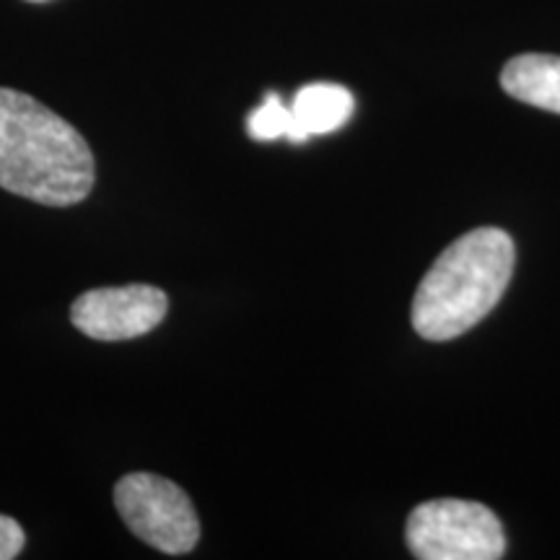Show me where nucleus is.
<instances>
[{
  "mask_svg": "<svg viewBox=\"0 0 560 560\" xmlns=\"http://www.w3.org/2000/svg\"><path fill=\"white\" fill-rule=\"evenodd\" d=\"M30 3H47V0H30Z\"/></svg>",
  "mask_w": 560,
  "mask_h": 560,
  "instance_id": "nucleus-10",
  "label": "nucleus"
},
{
  "mask_svg": "<svg viewBox=\"0 0 560 560\" xmlns=\"http://www.w3.org/2000/svg\"><path fill=\"white\" fill-rule=\"evenodd\" d=\"M247 130L255 140L293 138V115L278 94H268L265 102L247 117Z\"/></svg>",
  "mask_w": 560,
  "mask_h": 560,
  "instance_id": "nucleus-8",
  "label": "nucleus"
},
{
  "mask_svg": "<svg viewBox=\"0 0 560 560\" xmlns=\"http://www.w3.org/2000/svg\"><path fill=\"white\" fill-rule=\"evenodd\" d=\"M170 312L166 293L149 283L115 285L81 293L70 306V322L91 340L117 342L151 332Z\"/></svg>",
  "mask_w": 560,
  "mask_h": 560,
  "instance_id": "nucleus-5",
  "label": "nucleus"
},
{
  "mask_svg": "<svg viewBox=\"0 0 560 560\" xmlns=\"http://www.w3.org/2000/svg\"><path fill=\"white\" fill-rule=\"evenodd\" d=\"M514 260V242L503 229L482 226L454 240L420 280L412 299L416 332L444 342L472 330L501 301Z\"/></svg>",
  "mask_w": 560,
  "mask_h": 560,
  "instance_id": "nucleus-2",
  "label": "nucleus"
},
{
  "mask_svg": "<svg viewBox=\"0 0 560 560\" xmlns=\"http://www.w3.org/2000/svg\"><path fill=\"white\" fill-rule=\"evenodd\" d=\"M86 138L24 91L0 89V187L50 208L79 206L94 190Z\"/></svg>",
  "mask_w": 560,
  "mask_h": 560,
  "instance_id": "nucleus-1",
  "label": "nucleus"
},
{
  "mask_svg": "<svg viewBox=\"0 0 560 560\" xmlns=\"http://www.w3.org/2000/svg\"><path fill=\"white\" fill-rule=\"evenodd\" d=\"M115 506L138 540L166 556H185L200 540V520L190 495L161 475H125L115 486Z\"/></svg>",
  "mask_w": 560,
  "mask_h": 560,
  "instance_id": "nucleus-4",
  "label": "nucleus"
},
{
  "mask_svg": "<svg viewBox=\"0 0 560 560\" xmlns=\"http://www.w3.org/2000/svg\"><path fill=\"white\" fill-rule=\"evenodd\" d=\"M405 537L420 560H499L506 550L499 516L462 499L420 503L408 516Z\"/></svg>",
  "mask_w": 560,
  "mask_h": 560,
  "instance_id": "nucleus-3",
  "label": "nucleus"
},
{
  "mask_svg": "<svg viewBox=\"0 0 560 560\" xmlns=\"http://www.w3.org/2000/svg\"><path fill=\"white\" fill-rule=\"evenodd\" d=\"M353 94L340 83H310V86L299 89L291 102V143H304L312 136H327V132L340 130L353 115Z\"/></svg>",
  "mask_w": 560,
  "mask_h": 560,
  "instance_id": "nucleus-6",
  "label": "nucleus"
},
{
  "mask_svg": "<svg viewBox=\"0 0 560 560\" xmlns=\"http://www.w3.org/2000/svg\"><path fill=\"white\" fill-rule=\"evenodd\" d=\"M24 529H21V524L16 520H11V516L0 514V560H13L21 556V550H24Z\"/></svg>",
  "mask_w": 560,
  "mask_h": 560,
  "instance_id": "nucleus-9",
  "label": "nucleus"
},
{
  "mask_svg": "<svg viewBox=\"0 0 560 560\" xmlns=\"http://www.w3.org/2000/svg\"><path fill=\"white\" fill-rule=\"evenodd\" d=\"M509 96L532 107L560 115V58L558 55H520L501 73Z\"/></svg>",
  "mask_w": 560,
  "mask_h": 560,
  "instance_id": "nucleus-7",
  "label": "nucleus"
}]
</instances>
